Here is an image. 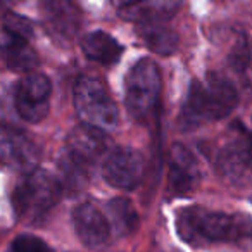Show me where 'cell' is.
<instances>
[{"label": "cell", "instance_id": "obj_22", "mask_svg": "<svg viewBox=\"0 0 252 252\" xmlns=\"http://www.w3.org/2000/svg\"><path fill=\"white\" fill-rule=\"evenodd\" d=\"M12 252H50L49 245L35 235H19L12 242Z\"/></svg>", "mask_w": 252, "mask_h": 252}, {"label": "cell", "instance_id": "obj_24", "mask_svg": "<svg viewBox=\"0 0 252 252\" xmlns=\"http://www.w3.org/2000/svg\"><path fill=\"white\" fill-rule=\"evenodd\" d=\"M112 2H116V4H123V5H126V4H130V2H133V0H112Z\"/></svg>", "mask_w": 252, "mask_h": 252}, {"label": "cell", "instance_id": "obj_13", "mask_svg": "<svg viewBox=\"0 0 252 252\" xmlns=\"http://www.w3.org/2000/svg\"><path fill=\"white\" fill-rule=\"evenodd\" d=\"M218 171L230 180H240L252 171V138L238 137L221 149Z\"/></svg>", "mask_w": 252, "mask_h": 252}, {"label": "cell", "instance_id": "obj_16", "mask_svg": "<svg viewBox=\"0 0 252 252\" xmlns=\"http://www.w3.org/2000/svg\"><path fill=\"white\" fill-rule=\"evenodd\" d=\"M169 14H171V9L156 0H133L121 7V18L137 23V25L162 23V19L168 18Z\"/></svg>", "mask_w": 252, "mask_h": 252}, {"label": "cell", "instance_id": "obj_18", "mask_svg": "<svg viewBox=\"0 0 252 252\" xmlns=\"http://www.w3.org/2000/svg\"><path fill=\"white\" fill-rule=\"evenodd\" d=\"M107 209H109V214H111L112 221H114L119 233L128 235L137 228L138 216H137V211H135V207L131 206L130 200L118 197V199L109 202Z\"/></svg>", "mask_w": 252, "mask_h": 252}, {"label": "cell", "instance_id": "obj_5", "mask_svg": "<svg viewBox=\"0 0 252 252\" xmlns=\"http://www.w3.org/2000/svg\"><path fill=\"white\" fill-rule=\"evenodd\" d=\"M74 109L85 125L109 130L118 125L119 111L105 85L95 76H81L73 92Z\"/></svg>", "mask_w": 252, "mask_h": 252}, {"label": "cell", "instance_id": "obj_19", "mask_svg": "<svg viewBox=\"0 0 252 252\" xmlns=\"http://www.w3.org/2000/svg\"><path fill=\"white\" fill-rule=\"evenodd\" d=\"M59 168H61L63 180H64V183H66L67 189L80 190L88 183V176H90V166L81 164L80 161L73 159L69 154H66V152H64L63 158H61Z\"/></svg>", "mask_w": 252, "mask_h": 252}, {"label": "cell", "instance_id": "obj_12", "mask_svg": "<svg viewBox=\"0 0 252 252\" xmlns=\"http://www.w3.org/2000/svg\"><path fill=\"white\" fill-rule=\"evenodd\" d=\"M200 169L195 158L183 145H173L169 152V187L175 193L183 195L197 189Z\"/></svg>", "mask_w": 252, "mask_h": 252}, {"label": "cell", "instance_id": "obj_4", "mask_svg": "<svg viewBox=\"0 0 252 252\" xmlns=\"http://www.w3.org/2000/svg\"><path fill=\"white\" fill-rule=\"evenodd\" d=\"M162 80L158 64L142 59L131 66L125 81V104L135 121L152 118L161 95Z\"/></svg>", "mask_w": 252, "mask_h": 252}, {"label": "cell", "instance_id": "obj_1", "mask_svg": "<svg viewBox=\"0 0 252 252\" xmlns=\"http://www.w3.org/2000/svg\"><path fill=\"white\" fill-rule=\"evenodd\" d=\"M178 235L190 245L216 242L240 244L252 240V218L247 214H226L204 207H187L176 216Z\"/></svg>", "mask_w": 252, "mask_h": 252}, {"label": "cell", "instance_id": "obj_6", "mask_svg": "<svg viewBox=\"0 0 252 252\" xmlns=\"http://www.w3.org/2000/svg\"><path fill=\"white\" fill-rule=\"evenodd\" d=\"M52 85L45 74L30 73L18 81L14 90V105L21 119L42 123L50 109Z\"/></svg>", "mask_w": 252, "mask_h": 252}, {"label": "cell", "instance_id": "obj_9", "mask_svg": "<svg viewBox=\"0 0 252 252\" xmlns=\"http://www.w3.org/2000/svg\"><path fill=\"white\" fill-rule=\"evenodd\" d=\"M43 25L52 38L69 43L80 32L81 12L73 0H45Z\"/></svg>", "mask_w": 252, "mask_h": 252}, {"label": "cell", "instance_id": "obj_3", "mask_svg": "<svg viewBox=\"0 0 252 252\" xmlns=\"http://www.w3.org/2000/svg\"><path fill=\"white\" fill-rule=\"evenodd\" d=\"M63 195V183L45 169L28 171L12 193L16 216L26 223H38L50 213Z\"/></svg>", "mask_w": 252, "mask_h": 252}, {"label": "cell", "instance_id": "obj_21", "mask_svg": "<svg viewBox=\"0 0 252 252\" xmlns=\"http://www.w3.org/2000/svg\"><path fill=\"white\" fill-rule=\"evenodd\" d=\"M252 59V47L247 36H238L235 40L233 47L230 49L228 54V63H230L231 69H235L237 73H244L249 66H251Z\"/></svg>", "mask_w": 252, "mask_h": 252}, {"label": "cell", "instance_id": "obj_17", "mask_svg": "<svg viewBox=\"0 0 252 252\" xmlns=\"http://www.w3.org/2000/svg\"><path fill=\"white\" fill-rule=\"evenodd\" d=\"M4 59L9 69L16 73L30 74L38 66V56L30 47V42H25V40L9 38V42L4 45Z\"/></svg>", "mask_w": 252, "mask_h": 252}, {"label": "cell", "instance_id": "obj_23", "mask_svg": "<svg viewBox=\"0 0 252 252\" xmlns=\"http://www.w3.org/2000/svg\"><path fill=\"white\" fill-rule=\"evenodd\" d=\"M16 2H19V0H0V5H12Z\"/></svg>", "mask_w": 252, "mask_h": 252}, {"label": "cell", "instance_id": "obj_14", "mask_svg": "<svg viewBox=\"0 0 252 252\" xmlns=\"http://www.w3.org/2000/svg\"><path fill=\"white\" fill-rule=\"evenodd\" d=\"M81 50L88 59L104 64V66L116 64L123 54V47L119 45L118 40L104 32H94L85 35L81 38Z\"/></svg>", "mask_w": 252, "mask_h": 252}, {"label": "cell", "instance_id": "obj_11", "mask_svg": "<svg viewBox=\"0 0 252 252\" xmlns=\"http://www.w3.org/2000/svg\"><path fill=\"white\" fill-rule=\"evenodd\" d=\"M73 223L80 240L90 249H102L107 245L111 237V226H109L105 216L92 204H81L74 209Z\"/></svg>", "mask_w": 252, "mask_h": 252}, {"label": "cell", "instance_id": "obj_2", "mask_svg": "<svg viewBox=\"0 0 252 252\" xmlns=\"http://www.w3.org/2000/svg\"><path fill=\"white\" fill-rule=\"evenodd\" d=\"M235 87L220 74H209L206 83L193 81L180 116V126L190 130L206 121L223 119L237 107Z\"/></svg>", "mask_w": 252, "mask_h": 252}, {"label": "cell", "instance_id": "obj_10", "mask_svg": "<svg viewBox=\"0 0 252 252\" xmlns=\"http://www.w3.org/2000/svg\"><path fill=\"white\" fill-rule=\"evenodd\" d=\"M66 144V154H69L73 159L80 161L81 164L92 166L107 151L109 138L104 130L81 123V125L74 126L73 130L69 131Z\"/></svg>", "mask_w": 252, "mask_h": 252}, {"label": "cell", "instance_id": "obj_7", "mask_svg": "<svg viewBox=\"0 0 252 252\" xmlns=\"http://www.w3.org/2000/svg\"><path fill=\"white\" fill-rule=\"evenodd\" d=\"M144 173V156L130 147L112 151L102 166V175L105 182L121 190H131L140 185Z\"/></svg>", "mask_w": 252, "mask_h": 252}, {"label": "cell", "instance_id": "obj_20", "mask_svg": "<svg viewBox=\"0 0 252 252\" xmlns=\"http://www.w3.org/2000/svg\"><path fill=\"white\" fill-rule=\"evenodd\" d=\"M2 26H4L9 38L30 42V38L33 36V23L26 19L25 16L16 14V12H7L2 18Z\"/></svg>", "mask_w": 252, "mask_h": 252}, {"label": "cell", "instance_id": "obj_15", "mask_svg": "<svg viewBox=\"0 0 252 252\" xmlns=\"http://www.w3.org/2000/svg\"><path fill=\"white\" fill-rule=\"evenodd\" d=\"M138 26H140L138 33L152 52L159 56H171L178 49V35L162 23H149Z\"/></svg>", "mask_w": 252, "mask_h": 252}, {"label": "cell", "instance_id": "obj_8", "mask_svg": "<svg viewBox=\"0 0 252 252\" xmlns=\"http://www.w3.org/2000/svg\"><path fill=\"white\" fill-rule=\"evenodd\" d=\"M38 158V147L25 131L0 123V164L32 171Z\"/></svg>", "mask_w": 252, "mask_h": 252}]
</instances>
